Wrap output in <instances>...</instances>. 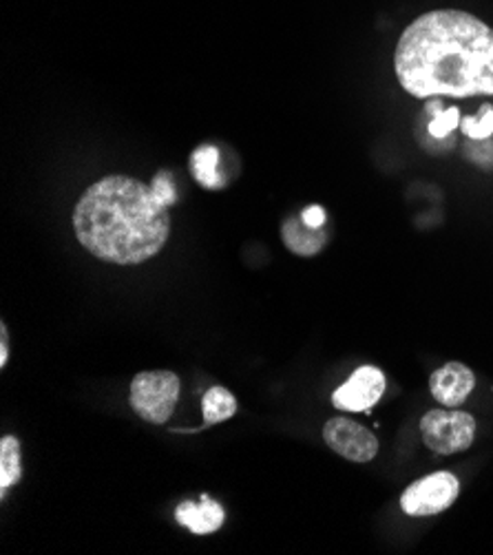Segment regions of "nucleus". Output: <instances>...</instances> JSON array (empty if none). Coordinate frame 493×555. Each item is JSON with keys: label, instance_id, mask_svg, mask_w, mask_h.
Masks as SVG:
<instances>
[{"label": "nucleus", "instance_id": "7", "mask_svg": "<svg viewBox=\"0 0 493 555\" xmlns=\"http://www.w3.org/2000/svg\"><path fill=\"white\" fill-rule=\"evenodd\" d=\"M386 387L388 378L382 370L363 365L333 395V403L343 412H367L386 395Z\"/></svg>", "mask_w": 493, "mask_h": 555}, {"label": "nucleus", "instance_id": "1", "mask_svg": "<svg viewBox=\"0 0 493 555\" xmlns=\"http://www.w3.org/2000/svg\"><path fill=\"white\" fill-rule=\"evenodd\" d=\"M394 69L414 98L493 95V29L467 12H429L403 31Z\"/></svg>", "mask_w": 493, "mask_h": 555}, {"label": "nucleus", "instance_id": "3", "mask_svg": "<svg viewBox=\"0 0 493 555\" xmlns=\"http://www.w3.org/2000/svg\"><path fill=\"white\" fill-rule=\"evenodd\" d=\"M129 401L142 421L151 425L169 423L180 401V376L169 370L140 372L131 380Z\"/></svg>", "mask_w": 493, "mask_h": 555}, {"label": "nucleus", "instance_id": "16", "mask_svg": "<svg viewBox=\"0 0 493 555\" xmlns=\"http://www.w3.org/2000/svg\"><path fill=\"white\" fill-rule=\"evenodd\" d=\"M301 219L312 229H325L327 227V215H325L323 206H319V204H312V206L303 208Z\"/></svg>", "mask_w": 493, "mask_h": 555}, {"label": "nucleus", "instance_id": "13", "mask_svg": "<svg viewBox=\"0 0 493 555\" xmlns=\"http://www.w3.org/2000/svg\"><path fill=\"white\" fill-rule=\"evenodd\" d=\"M202 414L204 427L224 423L237 414V399L226 390V387H210L202 397Z\"/></svg>", "mask_w": 493, "mask_h": 555}, {"label": "nucleus", "instance_id": "8", "mask_svg": "<svg viewBox=\"0 0 493 555\" xmlns=\"http://www.w3.org/2000/svg\"><path fill=\"white\" fill-rule=\"evenodd\" d=\"M473 387H476L473 372L458 361H452L441 370H436L429 378L431 397L445 408H460L473 392Z\"/></svg>", "mask_w": 493, "mask_h": 555}, {"label": "nucleus", "instance_id": "4", "mask_svg": "<svg viewBox=\"0 0 493 555\" xmlns=\"http://www.w3.org/2000/svg\"><path fill=\"white\" fill-rule=\"evenodd\" d=\"M420 436L425 446L441 454L452 456L473 446L476 421L460 410H429L420 421Z\"/></svg>", "mask_w": 493, "mask_h": 555}, {"label": "nucleus", "instance_id": "10", "mask_svg": "<svg viewBox=\"0 0 493 555\" xmlns=\"http://www.w3.org/2000/svg\"><path fill=\"white\" fill-rule=\"evenodd\" d=\"M282 240L288 246V250L297 257H314L319 255L327 244V227L325 229H312L299 217H288L282 227Z\"/></svg>", "mask_w": 493, "mask_h": 555}, {"label": "nucleus", "instance_id": "15", "mask_svg": "<svg viewBox=\"0 0 493 555\" xmlns=\"http://www.w3.org/2000/svg\"><path fill=\"white\" fill-rule=\"evenodd\" d=\"M458 125H460V111L454 106V108L441 111V114L433 116V118L429 120V125H427V131H429L431 138L450 140Z\"/></svg>", "mask_w": 493, "mask_h": 555}, {"label": "nucleus", "instance_id": "11", "mask_svg": "<svg viewBox=\"0 0 493 555\" xmlns=\"http://www.w3.org/2000/svg\"><path fill=\"white\" fill-rule=\"evenodd\" d=\"M189 166L199 186L208 191H219L226 186V178L219 171V151L212 144L197 146L189 159Z\"/></svg>", "mask_w": 493, "mask_h": 555}, {"label": "nucleus", "instance_id": "14", "mask_svg": "<svg viewBox=\"0 0 493 555\" xmlns=\"http://www.w3.org/2000/svg\"><path fill=\"white\" fill-rule=\"evenodd\" d=\"M460 129L469 140H489L493 135V106H480L478 118H460Z\"/></svg>", "mask_w": 493, "mask_h": 555}, {"label": "nucleus", "instance_id": "12", "mask_svg": "<svg viewBox=\"0 0 493 555\" xmlns=\"http://www.w3.org/2000/svg\"><path fill=\"white\" fill-rule=\"evenodd\" d=\"M23 478L21 442L16 436H3L0 440V495H8L10 487H16Z\"/></svg>", "mask_w": 493, "mask_h": 555}, {"label": "nucleus", "instance_id": "17", "mask_svg": "<svg viewBox=\"0 0 493 555\" xmlns=\"http://www.w3.org/2000/svg\"><path fill=\"white\" fill-rule=\"evenodd\" d=\"M10 361V335H8V325H0V367H5Z\"/></svg>", "mask_w": 493, "mask_h": 555}, {"label": "nucleus", "instance_id": "6", "mask_svg": "<svg viewBox=\"0 0 493 555\" xmlns=\"http://www.w3.org/2000/svg\"><path fill=\"white\" fill-rule=\"evenodd\" d=\"M325 446L350 463H369L378 454V438L363 425L337 416L323 427Z\"/></svg>", "mask_w": 493, "mask_h": 555}, {"label": "nucleus", "instance_id": "9", "mask_svg": "<svg viewBox=\"0 0 493 555\" xmlns=\"http://www.w3.org/2000/svg\"><path fill=\"white\" fill-rule=\"evenodd\" d=\"M176 520L195 535H208L224 527L226 512L222 505L210 501L208 495H202L199 503H180L176 509Z\"/></svg>", "mask_w": 493, "mask_h": 555}, {"label": "nucleus", "instance_id": "2", "mask_svg": "<svg viewBox=\"0 0 493 555\" xmlns=\"http://www.w3.org/2000/svg\"><path fill=\"white\" fill-rule=\"evenodd\" d=\"M176 202L178 191L169 171H159L153 184L108 176L82 193L74 210V231L93 257L116 266H138L167 246L169 208Z\"/></svg>", "mask_w": 493, "mask_h": 555}, {"label": "nucleus", "instance_id": "5", "mask_svg": "<svg viewBox=\"0 0 493 555\" xmlns=\"http://www.w3.org/2000/svg\"><path fill=\"white\" fill-rule=\"evenodd\" d=\"M458 493H460V482L454 474L436 472L412 482L403 491L401 507L412 518L436 516L441 512H447L456 503Z\"/></svg>", "mask_w": 493, "mask_h": 555}]
</instances>
